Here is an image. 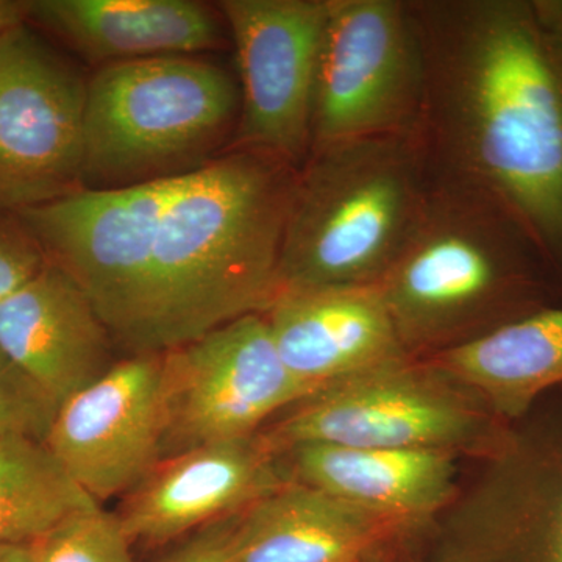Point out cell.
Wrapping results in <instances>:
<instances>
[{
  "instance_id": "obj_17",
  "label": "cell",
  "mask_w": 562,
  "mask_h": 562,
  "mask_svg": "<svg viewBox=\"0 0 562 562\" xmlns=\"http://www.w3.org/2000/svg\"><path fill=\"white\" fill-rule=\"evenodd\" d=\"M420 530L286 482L239 517L233 562H371L406 552Z\"/></svg>"
},
{
  "instance_id": "obj_6",
  "label": "cell",
  "mask_w": 562,
  "mask_h": 562,
  "mask_svg": "<svg viewBox=\"0 0 562 562\" xmlns=\"http://www.w3.org/2000/svg\"><path fill=\"white\" fill-rule=\"evenodd\" d=\"M413 543L419 562H562V386L547 392Z\"/></svg>"
},
{
  "instance_id": "obj_27",
  "label": "cell",
  "mask_w": 562,
  "mask_h": 562,
  "mask_svg": "<svg viewBox=\"0 0 562 562\" xmlns=\"http://www.w3.org/2000/svg\"><path fill=\"white\" fill-rule=\"evenodd\" d=\"M371 562H406L405 552L384 553Z\"/></svg>"
},
{
  "instance_id": "obj_16",
  "label": "cell",
  "mask_w": 562,
  "mask_h": 562,
  "mask_svg": "<svg viewBox=\"0 0 562 562\" xmlns=\"http://www.w3.org/2000/svg\"><path fill=\"white\" fill-rule=\"evenodd\" d=\"M27 22L98 68L232 46L216 3L199 0H27Z\"/></svg>"
},
{
  "instance_id": "obj_12",
  "label": "cell",
  "mask_w": 562,
  "mask_h": 562,
  "mask_svg": "<svg viewBox=\"0 0 562 562\" xmlns=\"http://www.w3.org/2000/svg\"><path fill=\"white\" fill-rule=\"evenodd\" d=\"M165 435L161 355H132L58 406L44 446L101 503L146 479Z\"/></svg>"
},
{
  "instance_id": "obj_24",
  "label": "cell",
  "mask_w": 562,
  "mask_h": 562,
  "mask_svg": "<svg viewBox=\"0 0 562 562\" xmlns=\"http://www.w3.org/2000/svg\"><path fill=\"white\" fill-rule=\"evenodd\" d=\"M239 517L220 520L192 532L160 562H233Z\"/></svg>"
},
{
  "instance_id": "obj_21",
  "label": "cell",
  "mask_w": 562,
  "mask_h": 562,
  "mask_svg": "<svg viewBox=\"0 0 562 562\" xmlns=\"http://www.w3.org/2000/svg\"><path fill=\"white\" fill-rule=\"evenodd\" d=\"M117 514L101 506L70 514L29 543L33 562H136Z\"/></svg>"
},
{
  "instance_id": "obj_26",
  "label": "cell",
  "mask_w": 562,
  "mask_h": 562,
  "mask_svg": "<svg viewBox=\"0 0 562 562\" xmlns=\"http://www.w3.org/2000/svg\"><path fill=\"white\" fill-rule=\"evenodd\" d=\"M0 562H33L29 546L0 547Z\"/></svg>"
},
{
  "instance_id": "obj_8",
  "label": "cell",
  "mask_w": 562,
  "mask_h": 562,
  "mask_svg": "<svg viewBox=\"0 0 562 562\" xmlns=\"http://www.w3.org/2000/svg\"><path fill=\"white\" fill-rule=\"evenodd\" d=\"M424 95V49L412 0H327L312 151L344 140L416 135Z\"/></svg>"
},
{
  "instance_id": "obj_3",
  "label": "cell",
  "mask_w": 562,
  "mask_h": 562,
  "mask_svg": "<svg viewBox=\"0 0 562 562\" xmlns=\"http://www.w3.org/2000/svg\"><path fill=\"white\" fill-rule=\"evenodd\" d=\"M376 286L417 360L562 305L561 277L522 222L486 192L436 179Z\"/></svg>"
},
{
  "instance_id": "obj_9",
  "label": "cell",
  "mask_w": 562,
  "mask_h": 562,
  "mask_svg": "<svg viewBox=\"0 0 562 562\" xmlns=\"http://www.w3.org/2000/svg\"><path fill=\"white\" fill-rule=\"evenodd\" d=\"M162 458L202 443L258 435L312 395L281 360L265 314L228 322L161 355Z\"/></svg>"
},
{
  "instance_id": "obj_4",
  "label": "cell",
  "mask_w": 562,
  "mask_h": 562,
  "mask_svg": "<svg viewBox=\"0 0 562 562\" xmlns=\"http://www.w3.org/2000/svg\"><path fill=\"white\" fill-rule=\"evenodd\" d=\"M430 183L416 135L313 150L297 173L280 292L379 284L412 235Z\"/></svg>"
},
{
  "instance_id": "obj_22",
  "label": "cell",
  "mask_w": 562,
  "mask_h": 562,
  "mask_svg": "<svg viewBox=\"0 0 562 562\" xmlns=\"http://www.w3.org/2000/svg\"><path fill=\"white\" fill-rule=\"evenodd\" d=\"M58 406L0 350V439L46 441Z\"/></svg>"
},
{
  "instance_id": "obj_5",
  "label": "cell",
  "mask_w": 562,
  "mask_h": 562,
  "mask_svg": "<svg viewBox=\"0 0 562 562\" xmlns=\"http://www.w3.org/2000/svg\"><path fill=\"white\" fill-rule=\"evenodd\" d=\"M211 55L111 63L88 79L81 191L187 176L232 146L241 113L236 70Z\"/></svg>"
},
{
  "instance_id": "obj_19",
  "label": "cell",
  "mask_w": 562,
  "mask_h": 562,
  "mask_svg": "<svg viewBox=\"0 0 562 562\" xmlns=\"http://www.w3.org/2000/svg\"><path fill=\"white\" fill-rule=\"evenodd\" d=\"M425 360L512 424L562 386V305Z\"/></svg>"
},
{
  "instance_id": "obj_10",
  "label": "cell",
  "mask_w": 562,
  "mask_h": 562,
  "mask_svg": "<svg viewBox=\"0 0 562 562\" xmlns=\"http://www.w3.org/2000/svg\"><path fill=\"white\" fill-rule=\"evenodd\" d=\"M88 79L29 22L0 40V209L81 191Z\"/></svg>"
},
{
  "instance_id": "obj_7",
  "label": "cell",
  "mask_w": 562,
  "mask_h": 562,
  "mask_svg": "<svg viewBox=\"0 0 562 562\" xmlns=\"http://www.w3.org/2000/svg\"><path fill=\"white\" fill-rule=\"evenodd\" d=\"M472 391L427 360L406 358L330 384L260 431L273 453L299 443L442 450L462 460L492 452L508 431Z\"/></svg>"
},
{
  "instance_id": "obj_28",
  "label": "cell",
  "mask_w": 562,
  "mask_h": 562,
  "mask_svg": "<svg viewBox=\"0 0 562 562\" xmlns=\"http://www.w3.org/2000/svg\"><path fill=\"white\" fill-rule=\"evenodd\" d=\"M406 562H419V561H416V560H409V561H406Z\"/></svg>"
},
{
  "instance_id": "obj_14",
  "label": "cell",
  "mask_w": 562,
  "mask_h": 562,
  "mask_svg": "<svg viewBox=\"0 0 562 562\" xmlns=\"http://www.w3.org/2000/svg\"><path fill=\"white\" fill-rule=\"evenodd\" d=\"M265 317L281 360L313 394L412 358L376 284L281 291Z\"/></svg>"
},
{
  "instance_id": "obj_1",
  "label": "cell",
  "mask_w": 562,
  "mask_h": 562,
  "mask_svg": "<svg viewBox=\"0 0 562 562\" xmlns=\"http://www.w3.org/2000/svg\"><path fill=\"white\" fill-rule=\"evenodd\" d=\"M297 173L271 155L228 150L187 176L79 191L21 216L114 346L162 355L268 312Z\"/></svg>"
},
{
  "instance_id": "obj_13",
  "label": "cell",
  "mask_w": 562,
  "mask_h": 562,
  "mask_svg": "<svg viewBox=\"0 0 562 562\" xmlns=\"http://www.w3.org/2000/svg\"><path fill=\"white\" fill-rule=\"evenodd\" d=\"M288 482L260 432L166 458L133 487L121 517L133 543L160 546L231 517Z\"/></svg>"
},
{
  "instance_id": "obj_11",
  "label": "cell",
  "mask_w": 562,
  "mask_h": 562,
  "mask_svg": "<svg viewBox=\"0 0 562 562\" xmlns=\"http://www.w3.org/2000/svg\"><path fill=\"white\" fill-rule=\"evenodd\" d=\"M216 5L231 33L241 91L228 150L271 155L301 169L312 151L327 0H221Z\"/></svg>"
},
{
  "instance_id": "obj_2",
  "label": "cell",
  "mask_w": 562,
  "mask_h": 562,
  "mask_svg": "<svg viewBox=\"0 0 562 562\" xmlns=\"http://www.w3.org/2000/svg\"><path fill=\"white\" fill-rule=\"evenodd\" d=\"M431 179L517 217L562 280V0H412Z\"/></svg>"
},
{
  "instance_id": "obj_15",
  "label": "cell",
  "mask_w": 562,
  "mask_h": 562,
  "mask_svg": "<svg viewBox=\"0 0 562 562\" xmlns=\"http://www.w3.org/2000/svg\"><path fill=\"white\" fill-rule=\"evenodd\" d=\"M114 349L87 292L52 261L0 305V350L57 406L101 379Z\"/></svg>"
},
{
  "instance_id": "obj_20",
  "label": "cell",
  "mask_w": 562,
  "mask_h": 562,
  "mask_svg": "<svg viewBox=\"0 0 562 562\" xmlns=\"http://www.w3.org/2000/svg\"><path fill=\"white\" fill-rule=\"evenodd\" d=\"M98 505L44 442L0 439V547L29 546L70 514Z\"/></svg>"
},
{
  "instance_id": "obj_18",
  "label": "cell",
  "mask_w": 562,
  "mask_h": 562,
  "mask_svg": "<svg viewBox=\"0 0 562 562\" xmlns=\"http://www.w3.org/2000/svg\"><path fill=\"white\" fill-rule=\"evenodd\" d=\"M288 482L305 484L424 532L460 490L462 458L442 450L299 443L277 453Z\"/></svg>"
},
{
  "instance_id": "obj_25",
  "label": "cell",
  "mask_w": 562,
  "mask_h": 562,
  "mask_svg": "<svg viewBox=\"0 0 562 562\" xmlns=\"http://www.w3.org/2000/svg\"><path fill=\"white\" fill-rule=\"evenodd\" d=\"M27 22V0H0V40Z\"/></svg>"
},
{
  "instance_id": "obj_23",
  "label": "cell",
  "mask_w": 562,
  "mask_h": 562,
  "mask_svg": "<svg viewBox=\"0 0 562 562\" xmlns=\"http://www.w3.org/2000/svg\"><path fill=\"white\" fill-rule=\"evenodd\" d=\"M49 261L38 236L21 214L0 209V305L35 279Z\"/></svg>"
}]
</instances>
